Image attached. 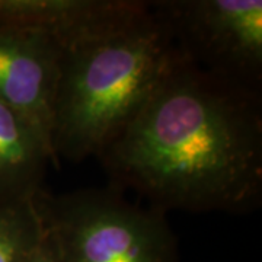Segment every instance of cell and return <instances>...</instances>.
<instances>
[{"mask_svg":"<svg viewBox=\"0 0 262 262\" xmlns=\"http://www.w3.org/2000/svg\"><path fill=\"white\" fill-rule=\"evenodd\" d=\"M149 8L133 0H0V25L34 29L61 48L113 29Z\"/></svg>","mask_w":262,"mask_h":262,"instance_id":"8992f818","label":"cell"},{"mask_svg":"<svg viewBox=\"0 0 262 262\" xmlns=\"http://www.w3.org/2000/svg\"><path fill=\"white\" fill-rule=\"evenodd\" d=\"M28 262H57L56 258H54V253L51 251L47 239L44 236V232H42V237H41V241L38 244L37 249L31 255Z\"/></svg>","mask_w":262,"mask_h":262,"instance_id":"9c48e42d","label":"cell"},{"mask_svg":"<svg viewBox=\"0 0 262 262\" xmlns=\"http://www.w3.org/2000/svg\"><path fill=\"white\" fill-rule=\"evenodd\" d=\"M182 54L230 83L259 91L262 79L261 0L153 2Z\"/></svg>","mask_w":262,"mask_h":262,"instance_id":"277c9868","label":"cell"},{"mask_svg":"<svg viewBox=\"0 0 262 262\" xmlns=\"http://www.w3.org/2000/svg\"><path fill=\"white\" fill-rule=\"evenodd\" d=\"M50 165L58 168L47 141L28 120L0 102V201L34 195Z\"/></svg>","mask_w":262,"mask_h":262,"instance_id":"52a82bcc","label":"cell"},{"mask_svg":"<svg viewBox=\"0 0 262 262\" xmlns=\"http://www.w3.org/2000/svg\"><path fill=\"white\" fill-rule=\"evenodd\" d=\"M61 51L42 32L0 25V102L28 120L50 149Z\"/></svg>","mask_w":262,"mask_h":262,"instance_id":"5b68a950","label":"cell"},{"mask_svg":"<svg viewBox=\"0 0 262 262\" xmlns=\"http://www.w3.org/2000/svg\"><path fill=\"white\" fill-rule=\"evenodd\" d=\"M41 237L32 196L0 201V262H28Z\"/></svg>","mask_w":262,"mask_h":262,"instance_id":"ba28073f","label":"cell"},{"mask_svg":"<svg viewBox=\"0 0 262 262\" xmlns=\"http://www.w3.org/2000/svg\"><path fill=\"white\" fill-rule=\"evenodd\" d=\"M32 203L57 262H178L165 213L134 206L117 191L53 195L41 188Z\"/></svg>","mask_w":262,"mask_h":262,"instance_id":"3957f363","label":"cell"},{"mask_svg":"<svg viewBox=\"0 0 262 262\" xmlns=\"http://www.w3.org/2000/svg\"><path fill=\"white\" fill-rule=\"evenodd\" d=\"M179 53L151 3L136 18L63 48L50 134L57 163L99 158Z\"/></svg>","mask_w":262,"mask_h":262,"instance_id":"7a4b0ae2","label":"cell"},{"mask_svg":"<svg viewBox=\"0 0 262 262\" xmlns=\"http://www.w3.org/2000/svg\"><path fill=\"white\" fill-rule=\"evenodd\" d=\"M99 159L118 185L163 213L251 211L262 196L259 92L181 51Z\"/></svg>","mask_w":262,"mask_h":262,"instance_id":"6da1fadb","label":"cell"}]
</instances>
